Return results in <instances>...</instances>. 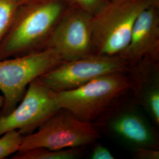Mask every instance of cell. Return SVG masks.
<instances>
[{"label": "cell", "mask_w": 159, "mask_h": 159, "mask_svg": "<svg viewBox=\"0 0 159 159\" xmlns=\"http://www.w3.org/2000/svg\"><path fill=\"white\" fill-rule=\"evenodd\" d=\"M126 74L133 100L159 126V61L144 58L130 66Z\"/></svg>", "instance_id": "30bf717a"}, {"label": "cell", "mask_w": 159, "mask_h": 159, "mask_svg": "<svg viewBox=\"0 0 159 159\" xmlns=\"http://www.w3.org/2000/svg\"><path fill=\"white\" fill-rule=\"evenodd\" d=\"M92 159H114L115 157L110 150L100 143L95 144L91 152Z\"/></svg>", "instance_id": "e0dca14e"}, {"label": "cell", "mask_w": 159, "mask_h": 159, "mask_svg": "<svg viewBox=\"0 0 159 159\" xmlns=\"http://www.w3.org/2000/svg\"><path fill=\"white\" fill-rule=\"evenodd\" d=\"M93 15L71 7L54 29L44 48L53 50L62 61L94 54Z\"/></svg>", "instance_id": "9c48e42d"}, {"label": "cell", "mask_w": 159, "mask_h": 159, "mask_svg": "<svg viewBox=\"0 0 159 159\" xmlns=\"http://www.w3.org/2000/svg\"><path fill=\"white\" fill-rule=\"evenodd\" d=\"M134 157L137 159H159V150L153 148H139L132 150Z\"/></svg>", "instance_id": "2e32d148"}, {"label": "cell", "mask_w": 159, "mask_h": 159, "mask_svg": "<svg viewBox=\"0 0 159 159\" xmlns=\"http://www.w3.org/2000/svg\"><path fill=\"white\" fill-rule=\"evenodd\" d=\"M100 137L101 134L92 123L81 121L67 110L60 109L34 133L23 136L18 153L38 148L50 150L85 148Z\"/></svg>", "instance_id": "5b68a950"}, {"label": "cell", "mask_w": 159, "mask_h": 159, "mask_svg": "<svg viewBox=\"0 0 159 159\" xmlns=\"http://www.w3.org/2000/svg\"><path fill=\"white\" fill-rule=\"evenodd\" d=\"M20 102L10 113L0 114V137L14 130L23 136L31 134L61 109L57 101V92L39 79L30 83Z\"/></svg>", "instance_id": "ba28073f"}, {"label": "cell", "mask_w": 159, "mask_h": 159, "mask_svg": "<svg viewBox=\"0 0 159 159\" xmlns=\"http://www.w3.org/2000/svg\"><path fill=\"white\" fill-rule=\"evenodd\" d=\"M118 56L130 66L146 57L159 61V8L149 6L140 14L128 46Z\"/></svg>", "instance_id": "8fae6325"}, {"label": "cell", "mask_w": 159, "mask_h": 159, "mask_svg": "<svg viewBox=\"0 0 159 159\" xmlns=\"http://www.w3.org/2000/svg\"><path fill=\"white\" fill-rule=\"evenodd\" d=\"M129 90L126 73H113L73 90L57 92V101L60 108L78 119L93 123Z\"/></svg>", "instance_id": "3957f363"}, {"label": "cell", "mask_w": 159, "mask_h": 159, "mask_svg": "<svg viewBox=\"0 0 159 159\" xmlns=\"http://www.w3.org/2000/svg\"><path fill=\"white\" fill-rule=\"evenodd\" d=\"M23 137L16 130L9 131L0 137V159L18 152Z\"/></svg>", "instance_id": "5bb4252c"}, {"label": "cell", "mask_w": 159, "mask_h": 159, "mask_svg": "<svg viewBox=\"0 0 159 159\" xmlns=\"http://www.w3.org/2000/svg\"><path fill=\"white\" fill-rule=\"evenodd\" d=\"M120 99L92 123L97 130L132 150L142 148L159 149V134L140 107L133 100Z\"/></svg>", "instance_id": "277c9868"}, {"label": "cell", "mask_w": 159, "mask_h": 159, "mask_svg": "<svg viewBox=\"0 0 159 159\" xmlns=\"http://www.w3.org/2000/svg\"><path fill=\"white\" fill-rule=\"evenodd\" d=\"M4 97H3L2 96H1V95H0V108H1L2 107L3 104H4Z\"/></svg>", "instance_id": "d6986e66"}, {"label": "cell", "mask_w": 159, "mask_h": 159, "mask_svg": "<svg viewBox=\"0 0 159 159\" xmlns=\"http://www.w3.org/2000/svg\"><path fill=\"white\" fill-rule=\"evenodd\" d=\"M151 5L159 9V0H149Z\"/></svg>", "instance_id": "ac0fdd59"}, {"label": "cell", "mask_w": 159, "mask_h": 159, "mask_svg": "<svg viewBox=\"0 0 159 159\" xmlns=\"http://www.w3.org/2000/svg\"><path fill=\"white\" fill-rule=\"evenodd\" d=\"M66 0H30L19 8L0 43V60L44 49L67 8Z\"/></svg>", "instance_id": "6da1fadb"}, {"label": "cell", "mask_w": 159, "mask_h": 159, "mask_svg": "<svg viewBox=\"0 0 159 159\" xmlns=\"http://www.w3.org/2000/svg\"><path fill=\"white\" fill-rule=\"evenodd\" d=\"M71 7L94 15L107 5L109 0H66Z\"/></svg>", "instance_id": "9a60e30c"}, {"label": "cell", "mask_w": 159, "mask_h": 159, "mask_svg": "<svg viewBox=\"0 0 159 159\" xmlns=\"http://www.w3.org/2000/svg\"><path fill=\"white\" fill-rule=\"evenodd\" d=\"M150 6L149 0L109 1L93 16L94 54L105 56L119 55L129 44L137 17Z\"/></svg>", "instance_id": "7a4b0ae2"}, {"label": "cell", "mask_w": 159, "mask_h": 159, "mask_svg": "<svg viewBox=\"0 0 159 159\" xmlns=\"http://www.w3.org/2000/svg\"><path fill=\"white\" fill-rule=\"evenodd\" d=\"M24 0H0V43L11 26Z\"/></svg>", "instance_id": "4fadbf2b"}, {"label": "cell", "mask_w": 159, "mask_h": 159, "mask_svg": "<svg viewBox=\"0 0 159 159\" xmlns=\"http://www.w3.org/2000/svg\"><path fill=\"white\" fill-rule=\"evenodd\" d=\"M130 65L119 56L95 54L60 63L38 79L56 92L84 85L101 76L113 73H126Z\"/></svg>", "instance_id": "52a82bcc"}, {"label": "cell", "mask_w": 159, "mask_h": 159, "mask_svg": "<svg viewBox=\"0 0 159 159\" xmlns=\"http://www.w3.org/2000/svg\"><path fill=\"white\" fill-rule=\"evenodd\" d=\"M63 62L50 48L0 60V90L4 99L0 114L10 113L21 102L31 82Z\"/></svg>", "instance_id": "8992f818"}, {"label": "cell", "mask_w": 159, "mask_h": 159, "mask_svg": "<svg viewBox=\"0 0 159 159\" xmlns=\"http://www.w3.org/2000/svg\"><path fill=\"white\" fill-rule=\"evenodd\" d=\"M114 1V0H109V1Z\"/></svg>", "instance_id": "44dd1931"}, {"label": "cell", "mask_w": 159, "mask_h": 159, "mask_svg": "<svg viewBox=\"0 0 159 159\" xmlns=\"http://www.w3.org/2000/svg\"><path fill=\"white\" fill-rule=\"evenodd\" d=\"M24 1H30V0H24Z\"/></svg>", "instance_id": "ffe728a7"}, {"label": "cell", "mask_w": 159, "mask_h": 159, "mask_svg": "<svg viewBox=\"0 0 159 159\" xmlns=\"http://www.w3.org/2000/svg\"><path fill=\"white\" fill-rule=\"evenodd\" d=\"M82 148H70L60 150H50L46 148H34L21 153L17 152L13 159H75L83 153Z\"/></svg>", "instance_id": "7c38bea8"}]
</instances>
